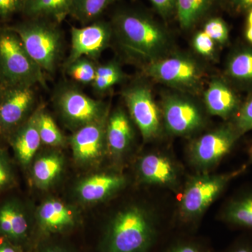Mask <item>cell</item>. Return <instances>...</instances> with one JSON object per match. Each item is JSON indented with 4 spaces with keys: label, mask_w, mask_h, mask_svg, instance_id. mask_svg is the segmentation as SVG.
<instances>
[{
    "label": "cell",
    "mask_w": 252,
    "mask_h": 252,
    "mask_svg": "<svg viewBox=\"0 0 252 252\" xmlns=\"http://www.w3.org/2000/svg\"><path fill=\"white\" fill-rule=\"evenodd\" d=\"M16 183L14 165L6 149L0 148V193L14 187Z\"/></svg>",
    "instance_id": "4dcf8cb0"
},
{
    "label": "cell",
    "mask_w": 252,
    "mask_h": 252,
    "mask_svg": "<svg viewBox=\"0 0 252 252\" xmlns=\"http://www.w3.org/2000/svg\"><path fill=\"white\" fill-rule=\"evenodd\" d=\"M204 102L209 114L225 120H231L243 103L230 84L220 78L210 81L204 94Z\"/></svg>",
    "instance_id": "d6986e66"
},
{
    "label": "cell",
    "mask_w": 252,
    "mask_h": 252,
    "mask_svg": "<svg viewBox=\"0 0 252 252\" xmlns=\"http://www.w3.org/2000/svg\"><path fill=\"white\" fill-rule=\"evenodd\" d=\"M72 0H25L26 18H46L61 24L70 14Z\"/></svg>",
    "instance_id": "603a6c76"
},
{
    "label": "cell",
    "mask_w": 252,
    "mask_h": 252,
    "mask_svg": "<svg viewBox=\"0 0 252 252\" xmlns=\"http://www.w3.org/2000/svg\"><path fill=\"white\" fill-rule=\"evenodd\" d=\"M59 23L46 18H26L9 26L21 38L33 61L48 74H54L64 52V38Z\"/></svg>",
    "instance_id": "3957f363"
},
{
    "label": "cell",
    "mask_w": 252,
    "mask_h": 252,
    "mask_svg": "<svg viewBox=\"0 0 252 252\" xmlns=\"http://www.w3.org/2000/svg\"><path fill=\"white\" fill-rule=\"evenodd\" d=\"M109 114L82 126L74 131L70 137L73 157L79 165H94L102 159L107 152L106 127Z\"/></svg>",
    "instance_id": "9a60e30c"
},
{
    "label": "cell",
    "mask_w": 252,
    "mask_h": 252,
    "mask_svg": "<svg viewBox=\"0 0 252 252\" xmlns=\"http://www.w3.org/2000/svg\"><path fill=\"white\" fill-rule=\"evenodd\" d=\"M223 252H252V238L248 235L239 237Z\"/></svg>",
    "instance_id": "74e56055"
},
{
    "label": "cell",
    "mask_w": 252,
    "mask_h": 252,
    "mask_svg": "<svg viewBox=\"0 0 252 252\" xmlns=\"http://www.w3.org/2000/svg\"><path fill=\"white\" fill-rule=\"evenodd\" d=\"M0 252H26L22 248L11 243L6 238L0 237Z\"/></svg>",
    "instance_id": "f35d334b"
},
{
    "label": "cell",
    "mask_w": 252,
    "mask_h": 252,
    "mask_svg": "<svg viewBox=\"0 0 252 252\" xmlns=\"http://www.w3.org/2000/svg\"><path fill=\"white\" fill-rule=\"evenodd\" d=\"M248 26H252V9L249 11Z\"/></svg>",
    "instance_id": "7bdbcfd3"
},
{
    "label": "cell",
    "mask_w": 252,
    "mask_h": 252,
    "mask_svg": "<svg viewBox=\"0 0 252 252\" xmlns=\"http://www.w3.org/2000/svg\"><path fill=\"white\" fill-rule=\"evenodd\" d=\"M203 32L216 44H225L228 40V28L221 18H213L209 20L204 26Z\"/></svg>",
    "instance_id": "d6a6232c"
},
{
    "label": "cell",
    "mask_w": 252,
    "mask_h": 252,
    "mask_svg": "<svg viewBox=\"0 0 252 252\" xmlns=\"http://www.w3.org/2000/svg\"><path fill=\"white\" fill-rule=\"evenodd\" d=\"M97 67L96 61L87 57L79 58L64 65L68 77L82 85H91L93 84Z\"/></svg>",
    "instance_id": "f1b7e54d"
},
{
    "label": "cell",
    "mask_w": 252,
    "mask_h": 252,
    "mask_svg": "<svg viewBox=\"0 0 252 252\" xmlns=\"http://www.w3.org/2000/svg\"><path fill=\"white\" fill-rule=\"evenodd\" d=\"M34 222L35 232L31 249L41 242L62 238L75 231L80 227L81 218L75 207L59 199L49 198L36 209Z\"/></svg>",
    "instance_id": "ba28073f"
},
{
    "label": "cell",
    "mask_w": 252,
    "mask_h": 252,
    "mask_svg": "<svg viewBox=\"0 0 252 252\" xmlns=\"http://www.w3.org/2000/svg\"><path fill=\"white\" fill-rule=\"evenodd\" d=\"M126 185V177L121 174H94L79 182L75 193L82 203H100L120 191Z\"/></svg>",
    "instance_id": "e0dca14e"
},
{
    "label": "cell",
    "mask_w": 252,
    "mask_h": 252,
    "mask_svg": "<svg viewBox=\"0 0 252 252\" xmlns=\"http://www.w3.org/2000/svg\"><path fill=\"white\" fill-rule=\"evenodd\" d=\"M122 95L144 140L156 138L161 127L162 114L151 89L143 83L135 82L126 88Z\"/></svg>",
    "instance_id": "30bf717a"
},
{
    "label": "cell",
    "mask_w": 252,
    "mask_h": 252,
    "mask_svg": "<svg viewBox=\"0 0 252 252\" xmlns=\"http://www.w3.org/2000/svg\"><path fill=\"white\" fill-rule=\"evenodd\" d=\"M38 129L41 144L53 148L63 147L65 144V137L44 104H41L38 115Z\"/></svg>",
    "instance_id": "83f0119b"
},
{
    "label": "cell",
    "mask_w": 252,
    "mask_h": 252,
    "mask_svg": "<svg viewBox=\"0 0 252 252\" xmlns=\"http://www.w3.org/2000/svg\"><path fill=\"white\" fill-rule=\"evenodd\" d=\"M161 230L148 210L126 207L109 220L97 244V252H155Z\"/></svg>",
    "instance_id": "7a4b0ae2"
},
{
    "label": "cell",
    "mask_w": 252,
    "mask_h": 252,
    "mask_svg": "<svg viewBox=\"0 0 252 252\" xmlns=\"http://www.w3.org/2000/svg\"><path fill=\"white\" fill-rule=\"evenodd\" d=\"M46 87L44 72L31 57L16 32L0 28V85Z\"/></svg>",
    "instance_id": "277c9868"
},
{
    "label": "cell",
    "mask_w": 252,
    "mask_h": 252,
    "mask_svg": "<svg viewBox=\"0 0 252 252\" xmlns=\"http://www.w3.org/2000/svg\"><path fill=\"white\" fill-rule=\"evenodd\" d=\"M27 252H79L77 249L56 238L37 244Z\"/></svg>",
    "instance_id": "836d02e7"
},
{
    "label": "cell",
    "mask_w": 252,
    "mask_h": 252,
    "mask_svg": "<svg viewBox=\"0 0 252 252\" xmlns=\"http://www.w3.org/2000/svg\"><path fill=\"white\" fill-rule=\"evenodd\" d=\"M237 9L240 11H250L252 9V0H233Z\"/></svg>",
    "instance_id": "ab89813d"
},
{
    "label": "cell",
    "mask_w": 252,
    "mask_h": 252,
    "mask_svg": "<svg viewBox=\"0 0 252 252\" xmlns=\"http://www.w3.org/2000/svg\"><path fill=\"white\" fill-rule=\"evenodd\" d=\"M248 153L249 157V162H250V163H252V140L251 142H250V145H249Z\"/></svg>",
    "instance_id": "b9f144b4"
},
{
    "label": "cell",
    "mask_w": 252,
    "mask_h": 252,
    "mask_svg": "<svg viewBox=\"0 0 252 252\" xmlns=\"http://www.w3.org/2000/svg\"><path fill=\"white\" fill-rule=\"evenodd\" d=\"M220 218L233 228L252 232V191L243 192L230 199Z\"/></svg>",
    "instance_id": "7402d4cb"
},
{
    "label": "cell",
    "mask_w": 252,
    "mask_h": 252,
    "mask_svg": "<svg viewBox=\"0 0 252 252\" xmlns=\"http://www.w3.org/2000/svg\"><path fill=\"white\" fill-rule=\"evenodd\" d=\"M193 46L199 54L205 57L213 56L215 52V44L211 38L203 31L199 32L193 38Z\"/></svg>",
    "instance_id": "e575fe53"
},
{
    "label": "cell",
    "mask_w": 252,
    "mask_h": 252,
    "mask_svg": "<svg viewBox=\"0 0 252 252\" xmlns=\"http://www.w3.org/2000/svg\"><path fill=\"white\" fill-rule=\"evenodd\" d=\"M134 130L125 111L117 108L109 114L106 127V147L111 156L119 158L128 151L133 142Z\"/></svg>",
    "instance_id": "ffe728a7"
},
{
    "label": "cell",
    "mask_w": 252,
    "mask_h": 252,
    "mask_svg": "<svg viewBox=\"0 0 252 252\" xmlns=\"http://www.w3.org/2000/svg\"><path fill=\"white\" fill-rule=\"evenodd\" d=\"M35 222L22 200L15 197L0 203V237L27 252L34 241Z\"/></svg>",
    "instance_id": "7c38bea8"
},
{
    "label": "cell",
    "mask_w": 252,
    "mask_h": 252,
    "mask_svg": "<svg viewBox=\"0 0 252 252\" xmlns=\"http://www.w3.org/2000/svg\"><path fill=\"white\" fill-rule=\"evenodd\" d=\"M161 114L165 128L174 135H193L201 130L206 123L201 107L195 101L180 94L165 96Z\"/></svg>",
    "instance_id": "8fae6325"
},
{
    "label": "cell",
    "mask_w": 252,
    "mask_h": 252,
    "mask_svg": "<svg viewBox=\"0 0 252 252\" xmlns=\"http://www.w3.org/2000/svg\"><path fill=\"white\" fill-rule=\"evenodd\" d=\"M124 79L125 74L120 64L117 61H110L104 64H97L95 77L91 86L95 94H104Z\"/></svg>",
    "instance_id": "4316f807"
},
{
    "label": "cell",
    "mask_w": 252,
    "mask_h": 252,
    "mask_svg": "<svg viewBox=\"0 0 252 252\" xmlns=\"http://www.w3.org/2000/svg\"><path fill=\"white\" fill-rule=\"evenodd\" d=\"M225 74L235 85L252 88V48L234 51L227 61Z\"/></svg>",
    "instance_id": "cb8c5ba5"
},
{
    "label": "cell",
    "mask_w": 252,
    "mask_h": 252,
    "mask_svg": "<svg viewBox=\"0 0 252 252\" xmlns=\"http://www.w3.org/2000/svg\"><path fill=\"white\" fill-rule=\"evenodd\" d=\"M64 165L62 153L55 149L34 158L30 166L33 185L40 189L50 188L61 175Z\"/></svg>",
    "instance_id": "44dd1931"
},
{
    "label": "cell",
    "mask_w": 252,
    "mask_h": 252,
    "mask_svg": "<svg viewBox=\"0 0 252 252\" xmlns=\"http://www.w3.org/2000/svg\"><path fill=\"white\" fill-rule=\"evenodd\" d=\"M34 86L2 88L0 99V134L9 136L36 109Z\"/></svg>",
    "instance_id": "4fadbf2b"
},
{
    "label": "cell",
    "mask_w": 252,
    "mask_h": 252,
    "mask_svg": "<svg viewBox=\"0 0 252 252\" xmlns=\"http://www.w3.org/2000/svg\"><path fill=\"white\" fill-rule=\"evenodd\" d=\"M247 39L252 44V26H248L246 31Z\"/></svg>",
    "instance_id": "60d3db41"
},
{
    "label": "cell",
    "mask_w": 252,
    "mask_h": 252,
    "mask_svg": "<svg viewBox=\"0 0 252 252\" xmlns=\"http://www.w3.org/2000/svg\"><path fill=\"white\" fill-rule=\"evenodd\" d=\"M215 0H177L176 12L181 27L190 29L211 9Z\"/></svg>",
    "instance_id": "d4e9b609"
},
{
    "label": "cell",
    "mask_w": 252,
    "mask_h": 252,
    "mask_svg": "<svg viewBox=\"0 0 252 252\" xmlns=\"http://www.w3.org/2000/svg\"><path fill=\"white\" fill-rule=\"evenodd\" d=\"M1 93H2V87L0 85V99H1Z\"/></svg>",
    "instance_id": "ee69618b"
},
{
    "label": "cell",
    "mask_w": 252,
    "mask_h": 252,
    "mask_svg": "<svg viewBox=\"0 0 252 252\" xmlns=\"http://www.w3.org/2000/svg\"><path fill=\"white\" fill-rule=\"evenodd\" d=\"M247 167V165H243L237 170L218 175L206 172L190 179L180 200V219L182 225L194 226L230 182L243 174Z\"/></svg>",
    "instance_id": "5b68a950"
},
{
    "label": "cell",
    "mask_w": 252,
    "mask_h": 252,
    "mask_svg": "<svg viewBox=\"0 0 252 252\" xmlns=\"http://www.w3.org/2000/svg\"><path fill=\"white\" fill-rule=\"evenodd\" d=\"M139 179L144 184L173 187L178 181V170L170 158L159 153H149L137 163Z\"/></svg>",
    "instance_id": "ac0fdd59"
},
{
    "label": "cell",
    "mask_w": 252,
    "mask_h": 252,
    "mask_svg": "<svg viewBox=\"0 0 252 252\" xmlns=\"http://www.w3.org/2000/svg\"><path fill=\"white\" fill-rule=\"evenodd\" d=\"M230 122L240 137L252 130V94L242 103L238 112Z\"/></svg>",
    "instance_id": "1f68e13d"
},
{
    "label": "cell",
    "mask_w": 252,
    "mask_h": 252,
    "mask_svg": "<svg viewBox=\"0 0 252 252\" xmlns=\"http://www.w3.org/2000/svg\"><path fill=\"white\" fill-rule=\"evenodd\" d=\"M159 252H213L201 239L184 235L175 239Z\"/></svg>",
    "instance_id": "f546056e"
},
{
    "label": "cell",
    "mask_w": 252,
    "mask_h": 252,
    "mask_svg": "<svg viewBox=\"0 0 252 252\" xmlns=\"http://www.w3.org/2000/svg\"><path fill=\"white\" fill-rule=\"evenodd\" d=\"M113 37L127 57L144 66L168 55L170 34L160 23L140 10H117L110 21Z\"/></svg>",
    "instance_id": "6da1fadb"
},
{
    "label": "cell",
    "mask_w": 252,
    "mask_h": 252,
    "mask_svg": "<svg viewBox=\"0 0 252 252\" xmlns=\"http://www.w3.org/2000/svg\"><path fill=\"white\" fill-rule=\"evenodd\" d=\"M144 73L153 80L189 94L198 93L205 74L193 58L185 54H168L144 66Z\"/></svg>",
    "instance_id": "8992f818"
},
{
    "label": "cell",
    "mask_w": 252,
    "mask_h": 252,
    "mask_svg": "<svg viewBox=\"0 0 252 252\" xmlns=\"http://www.w3.org/2000/svg\"><path fill=\"white\" fill-rule=\"evenodd\" d=\"M154 7L162 18L170 17L176 11L177 0H150Z\"/></svg>",
    "instance_id": "8d00e7d4"
},
{
    "label": "cell",
    "mask_w": 252,
    "mask_h": 252,
    "mask_svg": "<svg viewBox=\"0 0 252 252\" xmlns=\"http://www.w3.org/2000/svg\"><path fill=\"white\" fill-rule=\"evenodd\" d=\"M25 0H0V20L5 21L21 13Z\"/></svg>",
    "instance_id": "d590c367"
},
{
    "label": "cell",
    "mask_w": 252,
    "mask_h": 252,
    "mask_svg": "<svg viewBox=\"0 0 252 252\" xmlns=\"http://www.w3.org/2000/svg\"><path fill=\"white\" fill-rule=\"evenodd\" d=\"M113 37L110 22L97 20L81 28H71V49L65 64L81 57L97 61L110 45Z\"/></svg>",
    "instance_id": "5bb4252c"
},
{
    "label": "cell",
    "mask_w": 252,
    "mask_h": 252,
    "mask_svg": "<svg viewBox=\"0 0 252 252\" xmlns=\"http://www.w3.org/2000/svg\"><path fill=\"white\" fill-rule=\"evenodd\" d=\"M240 137L230 122L200 136L189 146L190 163L206 173L231 152Z\"/></svg>",
    "instance_id": "9c48e42d"
},
{
    "label": "cell",
    "mask_w": 252,
    "mask_h": 252,
    "mask_svg": "<svg viewBox=\"0 0 252 252\" xmlns=\"http://www.w3.org/2000/svg\"><path fill=\"white\" fill-rule=\"evenodd\" d=\"M117 0H72L69 16L87 26L97 21L106 9Z\"/></svg>",
    "instance_id": "484cf974"
},
{
    "label": "cell",
    "mask_w": 252,
    "mask_h": 252,
    "mask_svg": "<svg viewBox=\"0 0 252 252\" xmlns=\"http://www.w3.org/2000/svg\"><path fill=\"white\" fill-rule=\"evenodd\" d=\"M40 107L38 105L27 120L7 137L16 162L24 169L31 166L41 144L38 129Z\"/></svg>",
    "instance_id": "2e32d148"
},
{
    "label": "cell",
    "mask_w": 252,
    "mask_h": 252,
    "mask_svg": "<svg viewBox=\"0 0 252 252\" xmlns=\"http://www.w3.org/2000/svg\"><path fill=\"white\" fill-rule=\"evenodd\" d=\"M54 103L63 122L74 132L109 114L106 102L92 98L78 86L67 83L55 91Z\"/></svg>",
    "instance_id": "52a82bcc"
}]
</instances>
